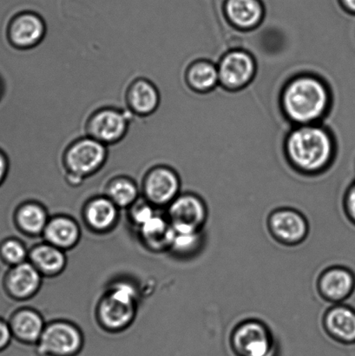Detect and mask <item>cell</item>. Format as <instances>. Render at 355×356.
<instances>
[{
	"label": "cell",
	"instance_id": "5bb4252c",
	"mask_svg": "<svg viewBox=\"0 0 355 356\" xmlns=\"http://www.w3.org/2000/svg\"><path fill=\"white\" fill-rule=\"evenodd\" d=\"M327 336L345 346L355 345V309L346 302L332 305L322 316Z\"/></svg>",
	"mask_w": 355,
	"mask_h": 356
},
{
	"label": "cell",
	"instance_id": "2e32d148",
	"mask_svg": "<svg viewBox=\"0 0 355 356\" xmlns=\"http://www.w3.org/2000/svg\"><path fill=\"white\" fill-rule=\"evenodd\" d=\"M47 28L40 15L24 13L17 15L10 24L8 37L10 43L21 50L34 49L44 40Z\"/></svg>",
	"mask_w": 355,
	"mask_h": 356
},
{
	"label": "cell",
	"instance_id": "7c38bea8",
	"mask_svg": "<svg viewBox=\"0 0 355 356\" xmlns=\"http://www.w3.org/2000/svg\"><path fill=\"white\" fill-rule=\"evenodd\" d=\"M217 69L219 83L229 90H238L252 81L256 64L249 52L235 50L222 56Z\"/></svg>",
	"mask_w": 355,
	"mask_h": 356
},
{
	"label": "cell",
	"instance_id": "ac0fdd59",
	"mask_svg": "<svg viewBox=\"0 0 355 356\" xmlns=\"http://www.w3.org/2000/svg\"><path fill=\"white\" fill-rule=\"evenodd\" d=\"M8 323L13 340L26 346H36L45 327L41 314L31 308H21L10 315Z\"/></svg>",
	"mask_w": 355,
	"mask_h": 356
},
{
	"label": "cell",
	"instance_id": "8992f818",
	"mask_svg": "<svg viewBox=\"0 0 355 356\" xmlns=\"http://www.w3.org/2000/svg\"><path fill=\"white\" fill-rule=\"evenodd\" d=\"M85 346V337L76 324L56 320L45 325L35 350L38 356H79Z\"/></svg>",
	"mask_w": 355,
	"mask_h": 356
},
{
	"label": "cell",
	"instance_id": "9a60e30c",
	"mask_svg": "<svg viewBox=\"0 0 355 356\" xmlns=\"http://www.w3.org/2000/svg\"><path fill=\"white\" fill-rule=\"evenodd\" d=\"M160 100L161 97L158 87L142 76L132 80L124 93L127 110L134 116L140 118L151 116L158 111Z\"/></svg>",
	"mask_w": 355,
	"mask_h": 356
},
{
	"label": "cell",
	"instance_id": "ffe728a7",
	"mask_svg": "<svg viewBox=\"0 0 355 356\" xmlns=\"http://www.w3.org/2000/svg\"><path fill=\"white\" fill-rule=\"evenodd\" d=\"M28 261L37 268L43 277H55L65 270L67 257L65 251L44 241L31 248Z\"/></svg>",
	"mask_w": 355,
	"mask_h": 356
},
{
	"label": "cell",
	"instance_id": "30bf717a",
	"mask_svg": "<svg viewBox=\"0 0 355 356\" xmlns=\"http://www.w3.org/2000/svg\"><path fill=\"white\" fill-rule=\"evenodd\" d=\"M141 192L156 208H167L181 194L179 173L170 166H153L142 178Z\"/></svg>",
	"mask_w": 355,
	"mask_h": 356
},
{
	"label": "cell",
	"instance_id": "4fadbf2b",
	"mask_svg": "<svg viewBox=\"0 0 355 356\" xmlns=\"http://www.w3.org/2000/svg\"><path fill=\"white\" fill-rule=\"evenodd\" d=\"M43 278L30 261H24L9 267L6 272L2 281L3 291L13 301H28L40 291Z\"/></svg>",
	"mask_w": 355,
	"mask_h": 356
},
{
	"label": "cell",
	"instance_id": "e0dca14e",
	"mask_svg": "<svg viewBox=\"0 0 355 356\" xmlns=\"http://www.w3.org/2000/svg\"><path fill=\"white\" fill-rule=\"evenodd\" d=\"M119 209L106 195H97L85 202L82 218L90 230L97 234H106L117 226Z\"/></svg>",
	"mask_w": 355,
	"mask_h": 356
},
{
	"label": "cell",
	"instance_id": "f546056e",
	"mask_svg": "<svg viewBox=\"0 0 355 356\" xmlns=\"http://www.w3.org/2000/svg\"><path fill=\"white\" fill-rule=\"evenodd\" d=\"M13 340V337L8 321L3 320L0 317V353L9 348Z\"/></svg>",
	"mask_w": 355,
	"mask_h": 356
},
{
	"label": "cell",
	"instance_id": "d4e9b609",
	"mask_svg": "<svg viewBox=\"0 0 355 356\" xmlns=\"http://www.w3.org/2000/svg\"><path fill=\"white\" fill-rule=\"evenodd\" d=\"M106 195L120 209H129L140 198V188L130 177L120 175L107 184Z\"/></svg>",
	"mask_w": 355,
	"mask_h": 356
},
{
	"label": "cell",
	"instance_id": "7402d4cb",
	"mask_svg": "<svg viewBox=\"0 0 355 356\" xmlns=\"http://www.w3.org/2000/svg\"><path fill=\"white\" fill-rule=\"evenodd\" d=\"M138 232L141 242L149 250H169L174 229L166 215H155L138 228Z\"/></svg>",
	"mask_w": 355,
	"mask_h": 356
},
{
	"label": "cell",
	"instance_id": "5b68a950",
	"mask_svg": "<svg viewBox=\"0 0 355 356\" xmlns=\"http://www.w3.org/2000/svg\"><path fill=\"white\" fill-rule=\"evenodd\" d=\"M229 344L235 356H276L277 351L272 330L257 318L236 323L229 334Z\"/></svg>",
	"mask_w": 355,
	"mask_h": 356
},
{
	"label": "cell",
	"instance_id": "4dcf8cb0",
	"mask_svg": "<svg viewBox=\"0 0 355 356\" xmlns=\"http://www.w3.org/2000/svg\"><path fill=\"white\" fill-rule=\"evenodd\" d=\"M8 160H7L6 156L2 152H0V186L5 181L7 174H8Z\"/></svg>",
	"mask_w": 355,
	"mask_h": 356
},
{
	"label": "cell",
	"instance_id": "3957f363",
	"mask_svg": "<svg viewBox=\"0 0 355 356\" xmlns=\"http://www.w3.org/2000/svg\"><path fill=\"white\" fill-rule=\"evenodd\" d=\"M138 303V293L131 282H114L97 302V323L106 332H122L133 323L137 316Z\"/></svg>",
	"mask_w": 355,
	"mask_h": 356
},
{
	"label": "cell",
	"instance_id": "1f68e13d",
	"mask_svg": "<svg viewBox=\"0 0 355 356\" xmlns=\"http://www.w3.org/2000/svg\"><path fill=\"white\" fill-rule=\"evenodd\" d=\"M342 1L347 10L355 14V0H342Z\"/></svg>",
	"mask_w": 355,
	"mask_h": 356
},
{
	"label": "cell",
	"instance_id": "83f0119b",
	"mask_svg": "<svg viewBox=\"0 0 355 356\" xmlns=\"http://www.w3.org/2000/svg\"><path fill=\"white\" fill-rule=\"evenodd\" d=\"M129 218L131 220V225L135 228H140L145 222H147L153 216L158 214L156 208L151 202L145 200L144 197H140L135 202L131 207L129 208Z\"/></svg>",
	"mask_w": 355,
	"mask_h": 356
},
{
	"label": "cell",
	"instance_id": "6da1fadb",
	"mask_svg": "<svg viewBox=\"0 0 355 356\" xmlns=\"http://www.w3.org/2000/svg\"><path fill=\"white\" fill-rule=\"evenodd\" d=\"M285 149L292 167L307 176L324 172L335 153L331 135L315 124L298 125L288 135Z\"/></svg>",
	"mask_w": 355,
	"mask_h": 356
},
{
	"label": "cell",
	"instance_id": "603a6c76",
	"mask_svg": "<svg viewBox=\"0 0 355 356\" xmlns=\"http://www.w3.org/2000/svg\"><path fill=\"white\" fill-rule=\"evenodd\" d=\"M225 13L235 27L251 30L262 22L263 7L259 0H227Z\"/></svg>",
	"mask_w": 355,
	"mask_h": 356
},
{
	"label": "cell",
	"instance_id": "484cf974",
	"mask_svg": "<svg viewBox=\"0 0 355 356\" xmlns=\"http://www.w3.org/2000/svg\"><path fill=\"white\" fill-rule=\"evenodd\" d=\"M205 240L204 230L197 232H177L174 230L168 251L181 260L192 259L203 250Z\"/></svg>",
	"mask_w": 355,
	"mask_h": 356
},
{
	"label": "cell",
	"instance_id": "d6986e66",
	"mask_svg": "<svg viewBox=\"0 0 355 356\" xmlns=\"http://www.w3.org/2000/svg\"><path fill=\"white\" fill-rule=\"evenodd\" d=\"M81 236V229L75 219L66 215H56L49 219L42 237L44 242L68 251L78 245Z\"/></svg>",
	"mask_w": 355,
	"mask_h": 356
},
{
	"label": "cell",
	"instance_id": "f1b7e54d",
	"mask_svg": "<svg viewBox=\"0 0 355 356\" xmlns=\"http://www.w3.org/2000/svg\"><path fill=\"white\" fill-rule=\"evenodd\" d=\"M342 209L347 221L355 227V181L349 185L344 193Z\"/></svg>",
	"mask_w": 355,
	"mask_h": 356
},
{
	"label": "cell",
	"instance_id": "8fae6325",
	"mask_svg": "<svg viewBox=\"0 0 355 356\" xmlns=\"http://www.w3.org/2000/svg\"><path fill=\"white\" fill-rule=\"evenodd\" d=\"M315 287L323 301L331 305L346 302L355 292V272L340 264L326 267L320 272Z\"/></svg>",
	"mask_w": 355,
	"mask_h": 356
},
{
	"label": "cell",
	"instance_id": "9c48e42d",
	"mask_svg": "<svg viewBox=\"0 0 355 356\" xmlns=\"http://www.w3.org/2000/svg\"><path fill=\"white\" fill-rule=\"evenodd\" d=\"M166 216L175 232H203L208 219V207L201 195L185 192L167 207Z\"/></svg>",
	"mask_w": 355,
	"mask_h": 356
},
{
	"label": "cell",
	"instance_id": "277c9868",
	"mask_svg": "<svg viewBox=\"0 0 355 356\" xmlns=\"http://www.w3.org/2000/svg\"><path fill=\"white\" fill-rule=\"evenodd\" d=\"M109 152L108 146L96 139L83 136L72 140L62 153V166L65 180L72 187L95 175L106 165Z\"/></svg>",
	"mask_w": 355,
	"mask_h": 356
},
{
	"label": "cell",
	"instance_id": "4316f807",
	"mask_svg": "<svg viewBox=\"0 0 355 356\" xmlns=\"http://www.w3.org/2000/svg\"><path fill=\"white\" fill-rule=\"evenodd\" d=\"M28 254L26 244L16 237H6L0 242V261L8 267L28 261Z\"/></svg>",
	"mask_w": 355,
	"mask_h": 356
},
{
	"label": "cell",
	"instance_id": "ba28073f",
	"mask_svg": "<svg viewBox=\"0 0 355 356\" xmlns=\"http://www.w3.org/2000/svg\"><path fill=\"white\" fill-rule=\"evenodd\" d=\"M267 229L280 245L297 247L308 239L311 225L304 213L292 207L273 209L267 218Z\"/></svg>",
	"mask_w": 355,
	"mask_h": 356
},
{
	"label": "cell",
	"instance_id": "44dd1931",
	"mask_svg": "<svg viewBox=\"0 0 355 356\" xmlns=\"http://www.w3.org/2000/svg\"><path fill=\"white\" fill-rule=\"evenodd\" d=\"M47 209L40 202H24L17 206L13 215L16 228L29 237L42 236L49 219Z\"/></svg>",
	"mask_w": 355,
	"mask_h": 356
},
{
	"label": "cell",
	"instance_id": "cb8c5ba5",
	"mask_svg": "<svg viewBox=\"0 0 355 356\" xmlns=\"http://www.w3.org/2000/svg\"><path fill=\"white\" fill-rule=\"evenodd\" d=\"M185 80L188 86L194 92H210L219 83L217 65L208 60L195 61L186 70Z\"/></svg>",
	"mask_w": 355,
	"mask_h": 356
},
{
	"label": "cell",
	"instance_id": "7a4b0ae2",
	"mask_svg": "<svg viewBox=\"0 0 355 356\" xmlns=\"http://www.w3.org/2000/svg\"><path fill=\"white\" fill-rule=\"evenodd\" d=\"M331 96L326 83L315 76L291 79L281 94V106L288 118L298 125L314 124L328 111Z\"/></svg>",
	"mask_w": 355,
	"mask_h": 356
},
{
	"label": "cell",
	"instance_id": "52a82bcc",
	"mask_svg": "<svg viewBox=\"0 0 355 356\" xmlns=\"http://www.w3.org/2000/svg\"><path fill=\"white\" fill-rule=\"evenodd\" d=\"M132 116L133 114L127 109L110 106L100 107L87 118L85 135L106 146L117 145L126 136Z\"/></svg>",
	"mask_w": 355,
	"mask_h": 356
}]
</instances>
